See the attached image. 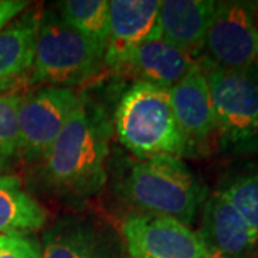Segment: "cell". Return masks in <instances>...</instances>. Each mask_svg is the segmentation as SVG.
Listing matches in <instances>:
<instances>
[{
  "label": "cell",
  "mask_w": 258,
  "mask_h": 258,
  "mask_svg": "<svg viewBox=\"0 0 258 258\" xmlns=\"http://www.w3.org/2000/svg\"><path fill=\"white\" fill-rule=\"evenodd\" d=\"M113 129L120 144L139 159L191 155L172 111L168 89L134 83L119 99Z\"/></svg>",
  "instance_id": "7a4b0ae2"
},
{
  "label": "cell",
  "mask_w": 258,
  "mask_h": 258,
  "mask_svg": "<svg viewBox=\"0 0 258 258\" xmlns=\"http://www.w3.org/2000/svg\"><path fill=\"white\" fill-rule=\"evenodd\" d=\"M40 13L32 9L0 30V91L19 83L33 64Z\"/></svg>",
  "instance_id": "5bb4252c"
},
{
  "label": "cell",
  "mask_w": 258,
  "mask_h": 258,
  "mask_svg": "<svg viewBox=\"0 0 258 258\" xmlns=\"http://www.w3.org/2000/svg\"><path fill=\"white\" fill-rule=\"evenodd\" d=\"M195 59L166 40L158 25L149 36L125 56L113 71L162 89H171L191 71Z\"/></svg>",
  "instance_id": "9c48e42d"
},
{
  "label": "cell",
  "mask_w": 258,
  "mask_h": 258,
  "mask_svg": "<svg viewBox=\"0 0 258 258\" xmlns=\"http://www.w3.org/2000/svg\"><path fill=\"white\" fill-rule=\"evenodd\" d=\"M204 50L208 60L228 69L258 63V2H217Z\"/></svg>",
  "instance_id": "8992f818"
},
{
  "label": "cell",
  "mask_w": 258,
  "mask_h": 258,
  "mask_svg": "<svg viewBox=\"0 0 258 258\" xmlns=\"http://www.w3.org/2000/svg\"><path fill=\"white\" fill-rule=\"evenodd\" d=\"M103 53L53 10L40 13L30 82L69 88L101 72Z\"/></svg>",
  "instance_id": "5b68a950"
},
{
  "label": "cell",
  "mask_w": 258,
  "mask_h": 258,
  "mask_svg": "<svg viewBox=\"0 0 258 258\" xmlns=\"http://www.w3.org/2000/svg\"><path fill=\"white\" fill-rule=\"evenodd\" d=\"M122 191L144 214L169 217L191 225L207 201V188L178 157H154L135 162Z\"/></svg>",
  "instance_id": "3957f363"
},
{
  "label": "cell",
  "mask_w": 258,
  "mask_h": 258,
  "mask_svg": "<svg viewBox=\"0 0 258 258\" xmlns=\"http://www.w3.org/2000/svg\"><path fill=\"white\" fill-rule=\"evenodd\" d=\"M0 258H40V245L26 234H0Z\"/></svg>",
  "instance_id": "ffe728a7"
},
{
  "label": "cell",
  "mask_w": 258,
  "mask_h": 258,
  "mask_svg": "<svg viewBox=\"0 0 258 258\" xmlns=\"http://www.w3.org/2000/svg\"><path fill=\"white\" fill-rule=\"evenodd\" d=\"M211 258H254L258 238L221 191L207 198L198 232Z\"/></svg>",
  "instance_id": "30bf717a"
},
{
  "label": "cell",
  "mask_w": 258,
  "mask_h": 258,
  "mask_svg": "<svg viewBox=\"0 0 258 258\" xmlns=\"http://www.w3.org/2000/svg\"><path fill=\"white\" fill-rule=\"evenodd\" d=\"M203 68L217 119L222 151L247 154L258 149V63L228 69L204 56Z\"/></svg>",
  "instance_id": "277c9868"
},
{
  "label": "cell",
  "mask_w": 258,
  "mask_h": 258,
  "mask_svg": "<svg viewBox=\"0 0 258 258\" xmlns=\"http://www.w3.org/2000/svg\"><path fill=\"white\" fill-rule=\"evenodd\" d=\"M28 8L25 0H0V30L20 16Z\"/></svg>",
  "instance_id": "44dd1931"
},
{
  "label": "cell",
  "mask_w": 258,
  "mask_h": 258,
  "mask_svg": "<svg viewBox=\"0 0 258 258\" xmlns=\"http://www.w3.org/2000/svg\"><path fill=\"white\" fill-rule=\"evenodd\" d=\"M22 96L16 92L0 93V174L22 159L19 105Z\"/></svg>",
  "instance_id": "ac0fdd59"
},
{
  "label": "cell",
  "mask_w": 258,
  "mask_h": 258,
  "mask_svg": "<svg viewBox=\"0 0 258 258\" xmlns=\"http://www.w3.org/2000/svg\"><path fill=\"white\" fill-rule=\"evenodd\" d=\"M81 101L72 88L60 86H43L22 96L18 115L22 159L42 161Z\"/></svg>",
  "instance_id": "52a82bcc"
},
{
  "label": "cell",
  "mask_w": 258,
  "mask_h": 258,
  "mask_svg": "<svg viewBox=\"0 0 258 258\" xmlns=\"http://www.w3.org/2000/svg\"><path fill=\"white\" fill-rule=\"evenodd\" d=\"M59 16L66 25L89 40L105 55L109 35V2L68 0L57 5Z\"/></svg>",
  "instance_id": "e0dca14e"
},
{
  "label": "cell",
  "mask_w": 258,
  "mask_h": 258,
  "mask_svg": "<svg viewBox=\"0 0 258 258\" xmlns=\"http://www.w3.org/2000/svg\"><path fill=\"white\" fill-rule=\"evenodd\" d=\"M45 224V208L23 189L16 176L0 174V234L28 235Z\"/></svg>",
  "instance_id": "2e32d148"
},
{
  "label": "cell",
  "mask_w": 258,
  "mask_h": 258,
  "mask_svg": "<svg viewBox=\"0 0 258 258\" xmlns=\"http://www.w3.org/2000/svg\"><path fill=\"white\" fill-rule=\"evenodd\" d=\"M168 92L172 111L192 155L207 147L212 137L217 135L211 93L200 63L195 62L191 71Z\"/></svg>",
  "instance_id": "8fae6325"
},
{
  "label": "cell",
  "mask_w": 258,
  "mask_h": 258,
  "mask_svg": "<svg viewBox=\"0 0 258 258\" xmlns=\"http://www.w3.org/2000/svg\"><path fill=\"white\" fill-rule=\"evenodd\" d=\"M248 224L258 238V172H244L227 179L218 189Z\"/></svg>",
  "instance_id": "d6986e66"
},
{
  "label": "cell",
  "mask_w": 258,
  "mask_h": 258,
  "mask_svg": "<svg viewBox=\"0 0 258 258\" xmlns=\"http://www.w3.org/2000/svg\"><path fill=\"white\" fill-rule=\"evenodd\" d=\"M112 123L105 109L83 98L42 159V176L52 192L85 200L106 182Z\"/></svg>",
  "instance_id": "6da1fadb"
},
{
  "label": "cell",
  "mask_w": 258,
  "mask_h": 258,
  "mask_svg": "<svg viewBox=\"0 0 258 258\" xmlns=\"http://www.w3.org/2000/svg\"><path fill=\"white\" fill-rule=\"evenodd\" d=\"M159 5L161 2L157 0L109 2V35L103 64L115 69L134 47L155 30Z\"/></svg>",
  "instance_id": "7c38bea8"
},
{
  "label": "cell",
  "mask_w": 258,
  "mask_h": 258,
  "mask_svg": "<svg viewBox=\"0 0 258 258\" xmlns=\"http://www.w3.org/2000/svg\"><path fill=\"white\" fill-rule=\"evenodd\" d=\"M40 258H115V254L93 224L62 218L45 232Z\"/></svg>",
  "instance_id": "9a60e30c"
},
{
  "label": "cell",
  "mask_w": 258,
  "mask_h": 258,
  "mask_svg": "<svg viewBox=\"0 0 258 258\" xmlns=\"http://www.w3.org/2000/svg\"><path fill=\"white\" fill-rule=\"evenodd\" d=\"M122 235L131 258H211L198 232L169 217L131 214Z\"/></svg>",
  "instance_id": "ba28073f"
},
{
  "label": "cell",
  "mask_w": 258,
  "mask_h": 258,
  "mask_svg": "<svg viewBox=\"0 0 258 258\" xmlns=\"http://www.w3.org/2000/svg\"><path fill=\"white\" fill-rule=\"evenodd\" d=\"M215 6L214 0L161 2L158 29L166 40L195 57L204 52Z\"/></svg>",
  "instance_id": "4fadbf2b"
}]
</instances>
